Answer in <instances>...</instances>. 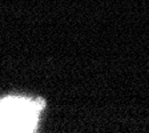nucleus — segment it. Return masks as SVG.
<instances>
[{
  "label": "nucleus",
  "mask_w": 149,
  "mask_h": 133,
  "mask_svg": "<svg viewBox=\"0 0 149 133\" xmlns=\"http://www.w3.org/2000/svg\"><path fill=\"white\" fill-rule=\"evenodd\" d=\"M43 108V100L24 97H7L1 100L0 132H33Z\"/></svg>",
  "instance_id": "obj_1"
}]
</instances>
